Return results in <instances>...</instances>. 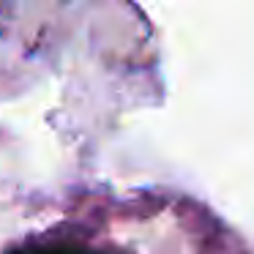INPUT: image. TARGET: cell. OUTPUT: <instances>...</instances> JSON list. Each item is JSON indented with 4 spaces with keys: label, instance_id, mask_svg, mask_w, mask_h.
<instances>
[{
    "label": "cell",
    "instance_id": "6da1fadb",
    "mask_svg": "<svg viewBox=\"0 0 254 254\" xmlns=\"http://www.w3.org/2000/svg\"><path fill=\"white\" fill-rule=\"evenodd\" d=\"M6 254H104L99 249L79 246V243H58V241H25L6 249Z\"/></svg>",
    "mask_w": 254,
    "mask_h": 254
}]
</instances>
